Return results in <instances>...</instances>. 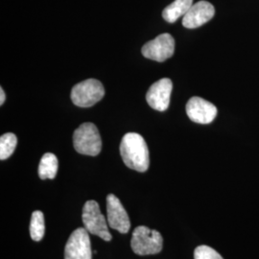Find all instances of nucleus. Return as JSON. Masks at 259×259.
Segmentation results:
<instances>
[{"label": "nucleus", "instance_id": "nucleus-1", "mask_svg": "<svg viewBox=\"0 0 259 259\" xmlns=\"http://www.w3.org/2000/svg\"><path fill=\"white\" fill-rule=\"evenodd\" d=\"M120 154L124 163L138 172L147 171L150 164L148 146L137 133H128L121 140Z\"/></svg>", "mask_w": 259, "mask_h": 259}, {"label": "nucleus", "instance_id": "nucleus-2", "mask_svg": "<svg viewBox=\"0 0 259 259\" xmlns=\"http://www.w3.org/2000/svg\"><path fill=\"white\" fill-rule=\"evenodd\" d=\"M73 145L79 154L95 157L102 149V140L97 127L93 123H83L75 130Z\"/></svg>", "mask_w": 259, "mask_h": 259}, {"label": "nucleus", "instance_id": "nucleus-3", "mask_svg": "<svg viewBox=\"0 0 259 259\" xmlns=\"http://www.w3.org/2000/svg\"><path fill=\"white\" fill-rule=\"evenodd\" d=\"M163 239L159 232L147 227L139 226L133 232L132 249L139 255L156 254L162 250Z\"/></svg>", "mask_w": 259, "mask_h": 259}, {"label": "nucleus", "instance_id": "nucleus-4", "mask_svg": "<svg viewBox=\"0 0 259 259\" xmlns=\"http://www.w3.org/2000/svg\"><path fill=\"white\" fill-rule=\"evenodd\" d=\"M84 229L103 240L111 241V234L109 232L108 221L101 213L99 204L95 201H88L83 207L82 214Z\"/></svg>", "mask_w": 259, "mask_h": 259}, {"label": "nucleus", "instance_id": "nucleus-5", "mask_svg": "<svg viewBox=\"0 0 259 259\" xmlns=\"http://www.w3.org/2000/svg\"><path fill=\"white\" fill-rule=\"evenodd\" d=\"M105 95V90L100 81L88 79L75 84L71 91V100L81 108H89L99 102Z\"/></svg>", "mask_w": 259, "mask_h": 259}, {"label": "nucleus", "instance_id": "nucleus-6", "mask_svg": "<svg viewBox=\"0 0 259 259\" xmlns=\"http://www.w3.org/2000/svg\"><path fill=\"white\" fill-rule=\"evenodd\" d=\"M142 55L145 58L157 61L164 62L171 58L175 52V40L170 34H161L155 39L150 40L141 49Z\"/></svg>", "mask_w": 259, "mask_h": 259}, {"label": "nucleus", "instance_id": "nucleus-7", "mask_svg": "<svg viewBox=\"0 0 259 259\" xmlns=\"http://www.w3.org/2000/svg\"><path fill=\"white\" fill-rule=\"evenodd\" d=\"M93 250L89 232L79 228L71 233L65 248V259H92Z\"/></svg>", "mask_w": 259, "mask_h": 259}, {"label": "nucleus", "instance_id": "nucleus-8", "mask_svg": "<svg viewBox=\"0 0 259 259\" xmlns=\"http://www.w3.org/2000/svg\"><path fill=\"white\" fill-rule=\"evenodd\" d=\"M107 216L111 229L123 234L129 232L131 222L128 213L115 195L110 194L107 197Z\"/></svg>", "mask_w": 259, "mask_h": 259}, {"label": "nucleus", "instance_id": "nucleus-9", "mask_svg": "<svg viewBox=\"0 0 259 259\" xmlns=\"http://www.w3.org/2000/svg\"><path fill=\"white\" fill-rule=\"evenodd\" d=\"M173 90L172 81L163 78L153 83L146 94L149 106L158 111H166L170 104V97Z\"/></svg>", "mask_w": 259, "mask_h": 259}, {"label": "nucleus", "instance_id": "nucleus-10", "mask_svg": "<svg viewBox=\"0 0 259 259\" xmlns=\"http://www.w3.org/2000/svg\"><path fill=\"white\" fill-rule=\"evenodd\" d=\"M186 113L195 123L209 124L217 115V108L212 103L195 96L186 104Z\"/></svg>", "mask_w": 259, "mask_h": 259}, {"label": "nucleus", "instance_id": "nucleus-11", "mask_svg": "<svg viewBox=\"0 0 259 259\" xmlns=\"http://www.w3.org/2000/svg\"><path fill=\"white\" fill-rule=\"evenodd\" d=\"M215 9L207 1H199L193 4L183 18V25L188 29L201 27L204 23L212 19Z\"/></svg>", "mask_w": 259, "mask_h": 259}, {"label": "nucleus", "instance_id": "nucleus-12", "mask_svg": "<svg viewBox=\"0 0 259 259\" xmlns=\"http://www.w3.org/2000/svg\"><path fill=\"white\" fill-rule=\"evenodd\" d=\"M193 5V0H175L162 12V17L169 23H173L180 18H184Z\"/></svg>", "mask_w": 259, "mask_h": 259}, {"label": "nucleus", "instance_id": "nucleus-13", "mask_svg": "<svg viewBox=\"0 0 259 259\" xmlns=\"http://www.w3.org/2000/svg\"><path fill=\"white\" fill-rule=\"evenodd\" d=\"M59 168L58 158L52 153L45 154L38 165V176L41 180H53L57 175Z\"/></svg>", "mask_w": 259, "mask_h": 259}, {"label": "nucleus", "instance_id": "nucleus-14", "mask_svg": "<svg viewBox=\"0 0 259 259\" xmlns=\"http://www.w3.org/2000/svg\"><path fill=\"white\" fill-rule=\"evenodd\" d=\"M45 216L39 210L32 213V218L30 222V235L31 238L36 242L41 240L45 235Z\"/></svg>", "mask_w": 259, "mask_h": 259}, {"label": "nucleus", "instance_id": "nucleus-15", "mask_svg": "<svg viewBox=\"0 0 259 259\" xmlns=\"http://www.w3.org/2000/svg\"><path fill=\"white\" fill-rule=\"evenodd\" d=\"M18 144V139L16 135L7 133L2 135L0 138V159L4 160L13 155Z\"/></svg>", "mask_w": 259, "mask_h": 259}, {"label": "nucleus", "instance_id": "nucleus-16", "mask_svg": "<svg viewBox=\"0 0 259 259\" xmlns=\"http://www.w3.org/2000/svg\"><path fill=\"white\" fill-rule=\"evenodd\" d=\"M194 259H224L219 252L208 247L199 246L194 251Z\"/></svg>", "mask_w": 259, "mask_h": 259}, {"label": "nucleus", "instance_id": "nucleus-17", "mask_svg": "<svg viewBox=\"0 0 259 259\" xmlns=\"http://www.w3.org/2000/svg\"><path fill=\"white\" fill-rule=\"evenodd\" d=\"M5 93H4V91H3V89L1 88L0 89V105H3V103L5 101Z\"/></svg>", "mask_w": 259, "mask_h": 259}]
</instances>
